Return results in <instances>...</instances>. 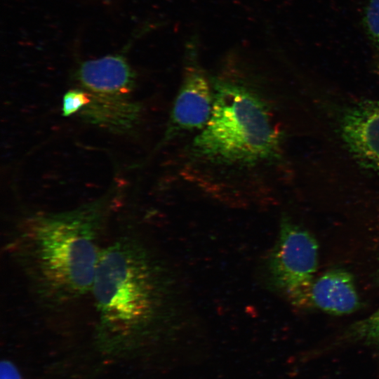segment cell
I'll return each mask as SVG.
<instances>
[{"label": "cell", "mask_w": 379, "mask_h": 379, "mask_svg": "<svg viewBox=\"0 0 379 379\" xmlns=\"http://www.w3.org/2000/svg\"><path fill=\"white\" fill-rule=\"evenodd\" d=\"M114 192L77 208L25 218L11 253L37 298L60 306L91 291Z\"/></svg>", "instance_id": "obj_1"}, {"label": "cell", "mask_w": 379, "mask_h": 379, "mask_svg": "<svg viewBox=\"0 0 379 379\" xmlns=\"http://www.w3.org/2000/svg\"><path fill=\"white\" fill-rule=\"evenodd\" d=\"M167 281L156 260L134 239L120 238L103 248L91 291L100 335L129 339L168 314Z\"/></svg>", "instance_id": "obj_2"}, {"label": "cell", "mask_w": 379, "mask_h": 379, "mask_svg": "<svg viewBox=\"0 0 379 379\" xmlns=\"http://www.w3.org/2000/svg\"><path fill=\"white\" fill-rule=\"evenodd\" d=\"M211 115L192 145L195 155L227 166L277 159L281 136L262 100L246 87L217 81Z\"/></svg>", "instance_id": "obj_3"}, {"label": "cell", "mask_w": 379, "mask_h": 379, "mask_svg": "<svg viewBox=\"0 0 379 379\" xmlns=\"http://www.w3.org/2000/svg\"><path fill=\"white\" fill-rule=\"evenodd\" d=\"M90 102L79 112L86 121L117 133L134 128L141 107L131 98L134 73L121 55H108L83 62L76 72Z\"/></svg>", "instance_id": "obj_4"}, {"label": "cell", "mask_w": 379, "mask_h": 379, "mask_svg": "<svg viewBox=\"0 0 379 379\" xmlns=\"http://www.w3.org/2000/svg\"><path fill=\"white\" fill-rule=\"evenodd\" d=\"M313 235L288 218L266 262L270 286L293 305L306 307L310 287L317 270L319 248Z\"/></svg>", "instance_id": "obj_5"}, {"label": "cell", "mask_w": 379, "mask_h": 379, "mask_svg": "<svg viewBox=\"0 0 379 379\" xmlns=\"http://www.w3.org/2000/svg\"><path fill=\"white\" fill-rule=\"evenodd\" d=\"M340 131L354 159L379 175V99L348 107L340 117Z\"/></svg>", "instance_id": "obj_6"}, {"label": "cell", "mask_w": 379, "mask_h": 379, "mask_svg": "<svg viewBox=\"0 0 379 379\" xmlns=\"http://www.w3.org/2000/svg\"><path fill=\"white\" fill-rule=\"evenodd\" d=\"M175 100L171 124L176 130L203 128L211 115L213 90L201 70L190 67Z\"/></svg>", "instance_id": "obj_7"}, {"label": "cell", "mask_w": 379, "mask_h": 379, "mask_svg": "<svg viewBox=\"0 0 379 379\" xmlns=\"http://www.w3.org/2000/svg\"><path fill=\"white\" fill-rule=\"evenodd\" d=\"M361 305L352 274L335 268L328 270L314 279L305 307H313L333 315L351 314Z\"/></svg>", "instance_id": "obj_8"}, {"label": "cell", "mask_w": 379, "mask_h": 379, "mask_svg": "<svg viewBox=\"0 0 379 379\" xmlns=\"http://www.w3.org/2000/svg\"><path fill=\"white\" fill-rule=\"evenodd\" d=\"M350 344L379 349V307L369 316L347 327L333 342L335 346Z\"/></svg>", "instance_id": "obj_9"}, {"label": "cell", "mask_w": 379, "mask_h": 379, "mask_svg": "<svg viewBox=\"0 0 379 379\" xmlns=\"http://www.w3.org/2000/svg\"><path fill=\"white\" fill-rule=\"evenodd\" d=\"M362 24L368 39L376 51H379V0L367 1Z\"/></svg>", "instance_id": "obj_10"}, {"label": "cell", "mask_w": 379, "mask_h": 379, "mask_svg": "<svg viewBox=\"0 0 379 379\" xmlns=\"http://www.w3.org/2000/svg\"><path fill=\"white\" fill-rule=\"evenodd\" d=\"M91 101L88 93L82 89L68 91L62 98V115L69 117L80 112Z\"/></svg>", "instance_id": "obj_11"}, {"label": "cell", "mask_w": 379, "mask_h": 379, "mask_svg": "<svg viewBox=\"0 0 379 379\" xmlns=\"http://www.w3.org/2000/svg\"><path fill=\"white\" fill-rule=\"evenodd\" d=\"M0 379H22V377L12 362L3 360L0 366Z\"/></svg>", "instance_id": "obj_12"}, {"label": "cell", "mask_w": 379, "mask_h": 379, "mask_svg": "<svg viewBox=\"0 0 379 379\" xmlns=\"http://www.w3.org/2000/svg\"><path fill=\"white\" fill-rule=\"evenodd\" d=\"M375 63L376 71L379 76V51H377Z\"/></svg>", "instance_id": "obj_13"}]
</instances>
